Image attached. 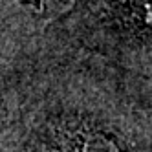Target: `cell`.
I'll return each instance as SVG.
<instances>
[{"instance_id":"cell-1","label":"cell","mask_w":152,"mask_h":152,"mask_svg":"<svg viewBox=\"0 0 152 152\" xmlns=\"http://www.w3.org/2000/svg\"><path fill=\"white\" fill-rule=\"evenodd\" d=\"M97 22L126 46L152 37V0H92Z\"/></svg>"},{"instance_id":"cell-2","label":"cell","mask_w":152,"mask_h":152,"mask_svg":"<svg viewBox=\"0 0 152 152\" xmlns=\"http://www.w3.org/2000/svg\"><path fill=\"white\" fill-rule=\"evenodd\" d=\"M61 152H119L114 139L94 130H79L70 134L62 143Z\"/></svg>"},{"instance_id":"cell-3","label":"cell","mask_w":152,"mask_h":152,"mask_svg":"<svg viewBox=\"0 0 152 152\" xmlns=\"http://www.w3.org/2000/svg\"><path fill=\"white\" fill-rule=\"evenodd\" d=\"M15 2H22V4H29V6H40L46 0H15Z\"/></svg>"}]
</instances>
